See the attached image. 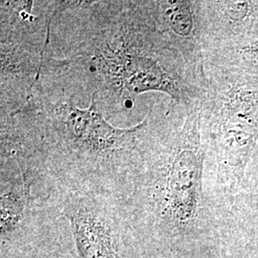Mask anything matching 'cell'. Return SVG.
Listing matches in <instances>:
<instances>
[{"mask_svg": "<svg viewBox=\"0 0 258 258\" xmlns=\"http://www.w3.org/2000/svg\"><path fill=\"white\" fill-rule=\"evenodd\" d=\"M61 192L55 235L72 258H159L143 239L123 203H109L92 188L79 184Z\"/></svg>", "mask_w": 258, "mask_h": 258, "instance_id": "obj_1", "label": "cell"}, {"mask_svg": "<svg viewBox=\"0 0 258 258\" xmlns=\"http://www.w3.org/2000/svg\"><path fill=\"white\" fill-rule=\"evenodd\" d=\"M66 124L76 138L84 143H90L95 148H105L111 147L115 140L119 139L127 130L113 128L103 120L95 110V102L89 109H74L69 115Z\"/></svg>", "mask_w": 258, "mask_h": 258, "instance_id": "obj_2", "label": "cell"}, {"mask_svg": "<svg viewBox=\"0 0 258 258\" xmlns=\"http://www.w3.org/2000/svg\"><path fill=\"white\" fill-rule=\"evenodd\" d=\"M258 102L250 95H239L233 99L229 129L239 147H248L257 137Z\"/></svg>", "mask_w": 258, "mask_h": 258, "instance_id": "obj_3", "label": "cell"}, {"mask_svg": "<svg viewBox=\"0 0 258 258\" xmlns=\"http://www.w3.org/2000/svg\"><path fill=\"white\" fill-rule=\"evenodd\" d=\"M168 3L169 4L167 6L166 14L169 25L175 33L181 36L189 35L194 24L191 13L187 3L183 1Z\"/></svg>", "mask_w": 258, "mask_h": 258, "instance_id": "obj_4", "label": "cell"}, {"mask_svg": "<svg viewBox=\"0 0 258 258\" xmlns=\"http://www.w3.org/2000/svg\"><path fill=\"white\" fill-rule=\"evenodd\" d=\"M22 258H71L70 255L65 253L61 249L51 248V247H42L34 251L32 254Z\"/></svg>", "mask_w": 258, "mask_h": 258, "instance_id": "obj_5", "label": "cell"}, {"mask_svg": "<svg viewBox=\"0 0 258 258\" xmlns=\"http://www.w3.org/2000/svg\"><path fill=\"white\" fill-rule=\"evenodd\" d=\"M228 12L232 19H243L248 12V5L247 3L234 2V3H231V5H229Z\"/></svg>", "mask_w": 258, "mask_h": 258, "instance_id": "obj_6", "label": "cell"}, {"mask_svg": "<svg viewBox=\"0 0 258 258\" xmlns=\"http://www.w3.org/2000/svg\"><path fill=\"white\" fill-rule=\"evenodd\" d=\"M249 52L254 53L255 55H258V39L254 42V44H252L251 46L249 47Z\"/></svg>", "mask_w": 258, "mask_h": 258, "instance_id": "obj_7", "label": "cell"}]
</instances>
